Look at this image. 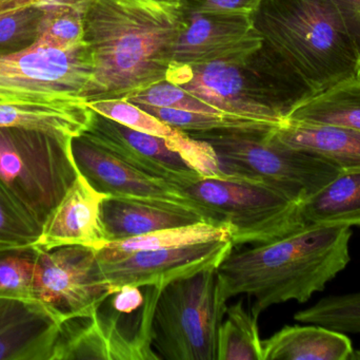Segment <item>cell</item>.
<instances>
[{
	"mask_svg": "<svg viewBox=\"0 0 360 360\" xmlns=\"http://www.w3.org/2000/svg\"><path fill=\"white\" fill-rule=\"evenodd\" d=\"M360 57V0H332Z\"/></svg>",
	"mask_w": 360,
	"mask_h": 360,
	"instance_id": "cell-35",
	"label": "cell"
},
{
	"mask_svg": "<svg viewBox=\"0 0 360 360\" xmlns=\"http://www.w3.org/2000/svg\"><path fill=\"white\" fill-rule=\"evenodd\" d=\"M234 249L230 238L135 252L111 260H99L112 292L124 287H156L217 268Z\"/></svg>",
	"mask_w": 360,
	"mask_h": 360,
	"instance_id": "cell-12",
	"label": "cell"
},
{
	"mask_svg": "<svg viewBox=\"0 0 360 360\" xmlns=\"http://www.w3.org/2000/svg\"><path fill=\"white\" fill-rule=\"evenodd\" d=\"M72 139L23 128H0V181L44 226L79 175Z\"/></svg>",
	"mask_w": 360,
	"mask_h": 360,
	"instance_id": "cell-8",
	"label": "cell"
},
{
	"mask_svg": "<svg viewBox=\"0 0 360 360\" xmlns=\"http://www.w3.org/2000/svg\"><path fill=\"white\" fill-rule=\"evenodd\" d=\"M94 75L86 42L58 48L36 39L25 48L0 51V106L84 111Z\"/></svg>",
	"mask_w": 360,
	"mask_h": 360,
	"instance_id": "cell-4",
	"label": "cell"
},
{
	"mask_svg": "<svg viewBox=\"0 0 360 360\" xmlns=\"http://www.w3.org/2000/svg\"><path fill=\"white\" fill-rule=\"evenodd\" d=\"M95 112L33 109L18 106H0V128H23L76 137L86 132Z\"/></svg>",
	"mask_w": 360,
	"mask_h": 360,
	"instance_id": "cell-25",
	"label": "cell"
},
{
	"mask_svg": "<svg viewBox=\"0 0 360 360\" xmlns=\"http://www.w3.org/2000/svg\"><path fill=\"white\" fill-rule=\"evenodd\" d=\"M34 298L61 321L92 316L113 294L92 247L70 245L39 249Z\"/></svg>",
	"mask_w": 360,
	"mask_h": 360,
	"instance_id": "cell-10",
	"label": "cell"
},
{
	"mask_svg": "<svg viewBox=\"0 0 360 360\" xmlns=\"http://www.w3.org/2000/svg\"><path fill=\"white\" fill-rule=\"evenodd\" d=\"M285 120L360 130V76L313 95L290 110Z\"/></svg>",
	"mask_w": 360,
	"mask_h": 360,
	"instance_id": "cell-22",
	"label": "cell"
},
{
	"mask_svg": "<svg viewBox=\"0 0 360 360\" xmlns=\"http://www.w3.org/2000/svg\"><path fill=\"white\" fill-rule=\"evenodd\" d=\"M188 12L255 14L262 0H184Z\"/></svg>",
	"mask_w": 360,
	"mask_h": 360,
	"instance_id": "cell-34",
	"label": "cell"
},
{
	"mask_svg": "<svg viewBox=\"0 0 360 360\" xmlns=\"http://www.w3.org/2000/svg\"><path fill=\"white\" fill-rule=\"evenodd\" d=\"M243 68L222 61L198 65L172 63L167 80L222 113L281 126L295 104L275 89L251 87Z\"/></svg>",
	"mask_w": 360,
	"mask_h": 360,
	"instance_id": "cell-11",
	"label": "cell"
},
{
	"mask_svg": "<svg viewBox=\"0 0 360 360\" xmlns=\"http://www.w3.org/2000/svg\"><path fill=\"white\" fill-rule=\"evenodd\" d=\"M360 359V350L353 351L352 355H351L350 360Z\"/></svg>",
	"mask_w": 360,
	"mask_h": 360,
	"instance_id": "cell-37",
	"label": "cell"
},
{
	"mask_svg": "<svg viewBox=\"0 0 360 360\" xmlns=\"http://www.w3.org/2000/svg\"><path fill=\"white\" fill-rule=\"evenodd\" d=\"M350 226L304 225L283 238L232 249L217 268L226 300L247 295L258 315L285 302L304 304L350 262Z\"/></svg>",
	"mask_w": 360,
	"mask_h": 360,
	"instance_id": "cell-2",
	"label": "cell"
},
{
	"mask_svg": "<svg viewBox=\"0 0 360 360\" xmlns=\"http://www.w3.org/2000/svg\"><path fill=\"white\" fill-rule=\"evenodd\" d=\"M39 249L0 247V298L35 300L34 275Z\"/></svg>",
	"mask_w": 360,
	"mask_h": 360,
	"instance_id": "cell-27",
	"label": "cell"
},
{
	"mask_svg": "<svg viewBox=\"0 0 360 360\" xmlns=\"http://www.w3.org/2000/svg\"><path fill=\"white\" fill-rule=\"evenodd\" d=\"M84 133L131 166L177 187L191 185L203 178L177 150L167 144L165 137L134 130L96 112L90 128Z\"/></svg>",
	"mask_w": 360,
	"mask_h": 360,
	"instance_id": "cell-15",
	"label": "cell"
},
{
	"mask_svg": "<svg viewBox=\"0 0 360 360\" xmlns=\"http://www.w3.org/2000/svg\"><path fill=\"white\" fill-rule=\"evenodd\" d=\"M139 107L169 126L188 135L224 130L269 131L277 128L264 123L231 114L201 113L147 105H141Z\"/></svg>",
	"mask_w": 360,
	"mask_h": 360,
	"instance_id": "cell-26",
	"label": "cell"
},
{
	"mask_svg": "<svg viewBox=\"0 0 360 360\" xmlns=\"http://www.w3.org/2000/svg\"><path fill=\"white\" fill-rule=\"evenodd\" d=\"M298 323L323 325L342 333L360 334V292L330 296L294 315Z\"/></svg>",
	"mask_w": 360,
	"mask_h": 360,
	"instance_id": "cell-28",
	"label": "cell"
},
{
	"mask_svg": "<svg viewBox=\"0 0 360 360\" xmlns=\"http://www.w3.org/2000/svg\"><path fill=\"white\" fill-rule=\"evenodd\" d=\"M253 15L188 12V23L173 52L172 63H222L245 66L264 48Z\"/></svg>",
	"mask_w": 360,
	"mask_h": 360,
	"instance_id": "cell-13",
	"label": "cell"
},
{
	"mask_svg": "<svg viewBox=\"0 0 360 360\" xmlns=\"http://www.w3.org/2000/svg\"><path fill=\"white\" fill-rule=\"evenodd\" d=\"M226 302L217 268L162 289L151 325L152 345L160 359L217 360L218 333Z\"/></svg>",
	"mask_w": 360,
	"mask_h": 360,
	"instance_id": "cell-7",
	"label": "cell"
},
{
	"mask_svg": "<svg viewBox=\"0 0 360 360\" xmlns=\"http://www.w3.org/2000/svg\"><path fill=\"white\" fill-rule=\"evenodd\" d=\"M270 137L285 147L323 159L340 170L360 168V130L356 129L285 120L271 131Z\"/></svg>",
	"mask_w": 360,
	"mask_h": 360,
	"instance_id": "cell-19",
	"label": "cell"
},
{
	"mask_svg": "<svg viewBox=\"0 0 360 360\" xmlns=\"http://www.w3.org/2000/svg\"><path fill=\"white\" fill-rule=\"evenodd\" d=\"M30 6L0 15V51H15L35 42L44 10Z\"/></svg>",
	"mask_w": 360,
	"mask_h": 360,
	"instance_id": "cell-32",
	"label": "cell"
},
{
	"mask_svg": "<svg viewBox=\"0 0 360 360\" xmlns=\"http://www.w3.org/2000/svg\"><path fill=\"white\" fill-rule=\"evenodd\" d=\"M188 23L184 0H86L84 40L94 63L86 101L126 99L166 80Z\"/></svg>",
	"mask_w": 360,
	"mask_h": 360,
	"instance_id": "cell-1",
	"label": "cell"
},
{
	"mask_svg": "<svg viewBox=\"0 0 360 360\" xmlns=\"http://www.w3.org/2000/svg\"><path fill=\"white\" fill-rule=\"evenodd\" d=\"M269 54L315 94L360 76V57L332 0H262L253 15Z\"/></svg>",
	"mask_w": 360,
	"mask_h": 360,
	"instance_id": "cell-3",
	"label": "cell"
},
{
	"mask_svg": "<svg viewBox=\"0 0 360 360\" xmlns=\"http://www.w3.org/2000/svg\"><path fill=\"white\" fill-rule=\"evenodd\" d=\"M61 323L37 300L0 298V360H53Z\"/></svg>",
	"mask_w": 360,
	"mask_h": 360,
	"instance_id": "cell-16",
	"label": "cell"
},
{
	"mask_svg": "<svg viewBox=\"0 0 360 360\" xmlns=\"http://www.w3.org/2000/svg\"><path fill=\"white\" fill-rule=\"evenodd\" d=\"M272 130H224L188 135L212 146L222 179L266 184L300 203L340 175L342 170L331 163L276 143L270 137Z\"/></svg>",
	"mask_w": 360,
	"mask_h": 360,
	"instance_id": "cell-6",
	"label": "cell"
},
{
	"mask_svg": "<svg viewBox=\"0 0 360 360\" xmlns=\"http://www.w3.org/2000/svg\"><path fill=\"white\" fill-rule=\"evenodd\" d=\"M180 190L207 223L229 230L234 249L266 244L306 225L302 203L266 184L203 177Z\"/></svg>",
	"mask_w": 360,
	"mask_h": 360,
	"instance_id": "cell-5",
	"label": "cell"
},
{
	"mask_svg": "<svg viewBox=\"0 0 360 360\" xmlns=\"http://www.w3.org/2000/svg\"><path fill=\"white\" fill-rule=\"evenodd\" d=\"M306 325H285L262 340L264 360H350L354 350L346 333Z\"/></svg>",
	"mask_w": 360,
	"mask_h": 360,
	"instance_id": "cell-20",
	"label": "cell"
},
{
	"mask_svg": "<svg viewBox=\"0 0 360 360\" xmlns=\"http://www.w3.org/2000/svg\"><path fill=\"white\" fill-rule=\"evenodd\" d=\"M42 225L0 181V247H33Z\"/></svg>",
	"mask_w": 360,
	"mask_h": 360,
	"instance_id": "cell-29",
	"label": "cell"
},
{
	"mask_svg": "<svg viewBox=\"0 0 360 360\" xmlns=\"http://www.w3.org/2000/svg\"><path fill=\"white\" fill-rule=\"evenodd\" d=\"M167 144L177 150L198 173L205 178L222 179L217 156L212 146L203 139L191 137L184 131L166 139Z\"/></svg>",
	"mask_w": 360,
	"mask_h": 360,
	"instance_id": "cell-33",
	"label": "cell"
},
{
	"mask_svg": "<svg viewBox=\"0 0 360 360\" xmlns=\"http://www.w3.org/2000/svg\"><path fill=\"white\" fill-rule=\"evenodd\" d=\"M107 197L94 190L79 173L49 216L35 247L44 251L70 245L103 249L107 241L101 226V209Z\"/></svg>",
	"mask_w": 360,
	"mask_h": 360,
	"instance_id": "cell-17",
	"label": "cell"
},
{
	"mask_svg": "<svg viewBox=\"0 0 360 360\" xmlns=\"http://www.w3.org/2000/svg\"><path fill=\"white\" fill-rule=\"evenodd\" d=\"M72 154L80 175L101 194L179 203L199 213L190 199L174 184L131 166L93 142L86 133L73 137Z\"/></svg>",
	"mask_w": 360,
	"mask_h": 360,
	"instance_id": "cell-14",
	"label": "cell"
},
{
	"mask_svg": "<svg viewBox=\"0 0 360 360\" xmlns=\"http://www.w3.org/2000/svg\"><path fill=\"white\" fill-rule=\"evenodd\" d=\"M126 99L137 106L171 108L201 113H222L219 110L167 80L133 93Z\"/></svg>",
	"mask_w": 360,
	"mask_h": 360,
	"instance_id": "cell-31",
	"label": "cell"
},
{
	"mask_svg": "<svg viewBox=\"0 0 360 360\" xmlns=\"http://www.w3.org/2000/svg\"><path fill=\"white\" fill-rule=\"evenodd\" d=\"M226 238H230V232L224 226L199 222L192 225L167 228L143 236L114 241L105 244L103 249H97V256L99 260H111L135 252L153 251Z\"/></svg>",
	"mask_w": 360,
	"mask_h": 360,
	"instance_id": "cell-23",
	"label": "cell"
},
{
	"mask_svg": "<svg viewBox=\"0 0 360 360\" xmlns=\"http://www.w3.org/2000/svg\"><path fill=\"white\" fill-rule=\"evenodd\" d=\"M51 0H0V15L30 6H42Z\"/></svg>",
	"mask_w": 360,
	"mask_h": 360,
	"instance_id": "cell-36",
	"label": "cell"
},
{
	"mask_svg": "<svg viewBox=\"0 0 360 360\" xmlns=\"http://www.w3.org/2000/svg\"><path fill=\"white\" fill-rule=\"evenodd\" d=\"M306 225L360 228V168L342 170L319 192L302 203Z\"/></svg>",
	"mask_w": 360,
	"mask_h": 360,
	"instance_id": "cell-21",
	"label": "cell"
},
{
	"mask_svg": "<svg viewBox=\"0 0 360 360\" xmlns=\"http://www.w3.org/2000/svg\"><path fill=\"white\" fill-rule=\"evenodd\" d=\"M258 317L243 302L226 308L218 333L217 360H264Z\"/></svg>",
	"mask_w": 360,
	"mask_h": 360,
	"instance_id": "cell-24",
	"label": "cell"
},
{
	"mask_svg": "<svg viewBox=\"0 0 360 360\" xmlns=\"http://www.w3.org/2000/svg\"><path fill=\"white\" fill-rule=\"evenodd\" d=\"M160 291L149 287L143 299L127 302L112 294L92 316L63 321L53 360H160L151 336Z\"/></svg>",
	"mask_w": 360,
	"mask_h": 360,
	"instance_id": "cell-9",
	"label": "cell"
},
{
	"mask_svg": "<svg viewBox=\"0 0 360 360\" xmlns=\"http://www.w3.org/2000/svg\"><path fill=\"white\" fill-rule=\"evenodd\" d=\"M101 221L107 244L207 222L198 211L179 203L111 196L101 203Z\"/></svg>",
	"mask_w": 360,
	"mask_h": 360,
	"instance_id": "cell-18",
	"label": "cell"
},
{
	"mask_svg": "<svg viewBox=\"0 0 360 360\" xmlns=\"http://www.w3.org/2000/svg\"><path fill=\"white\" fill-rule=\"evenodd\" d=\"M88 106L96 113L141 132L169 139L179 131L127 99H99L89 101Z\"/></svg>",
	"mask_w": 360,
	"mask_h": 360,
	"instance_id": "cell-30",
	"label": "cell"
}]
</instances>
